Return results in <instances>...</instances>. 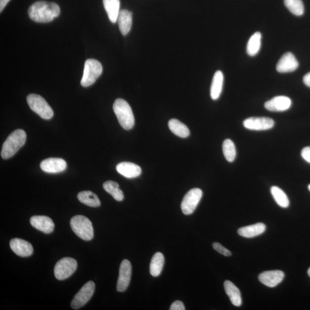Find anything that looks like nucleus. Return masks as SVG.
<instances>
[{
  "label": "nucleus",
  "instance_id": "1",
  "mask_svg": "<svg viewBox=\"0 0 310 310\" xmlns=\"http://www.w3.org/2000/svg\"><path fill=\"white\" fill-rule=\"evenodd\" d=\"M61 13L58 4L54 2L37 1L28 9L30 19L37 23H47L52 22Z\"/></svg>",
  "mask_w": 310,
  "mask_h": 310
},
{
  "label": "nucleus",
  "instance_id": "2",
  "mask_svg": "<svg viewBox=\"0 0 310 310\" xmlns=\"http://www.w3.org/2000/svg\"><path fill=\"white\" fill-rule=\"evenodd\" d=\"M27 135L23 129H17L10 135L3 143L1 152V156L3 159H8L14 156L25 144Z\"/></svg>",
  "mask_w": 310,
  "mask_h": 310
},
{
  "label": "nucleus",
  "instance_id": "3",
  "mask_svg": "<svg viewBox=\"0 0 310 310\" xmlns=\"http://www.w3.org/2000/svg\"><path fill=\"white\" fill-rule=\"evenodd\" d=\"M113 108L122 127L125 130L131 129L135 125V117L127 102L118 98L115 101Z\"/></svg>",
  "mask_w": 310,
  "mask_h": 310
},
{
  "label": "nucleus",
  "instance_id": "4",
  "mask_svg": "<svg viewBox=\"0 0 310 310\" xmlns=\"http://www.w3.org/2000/svg\"><path fill=\"white\" fill-rule=\"evenodd\" d=\"M70 226L75 234L83 240L89 241L93 238L92 223L85 216L78 215L73 217L70 221Z\"/></svg>",
  "mask_w": 310,
  "mask_h": 310
},
{
  "label": "nucleus",
  "instance_id": "5",
  "mask_svg": "<svg viewBox=\"0 0 310 310\" xmlns=\"http://www.w3.org/2000/svg\"><path fill=\"white\" fill-rule=\"evenodd\" d=\"M27 101L31 110L45 119H50L54 116V112L43 97L36 94H31Z\"/></svg>",
  "mask_w": 310,
  "mask_h": 310
},
{
  "label": "nucleus",
  "instance_id": "6",
  "mask_svg": "<svg viewBox=\"0 0 310 310\" xmlns=\"http://www.w3.org/2000/svg\"><path fill=\"white\" fill-rule=\"evenodd\" d=\"M103 66L96 59H89L84 63L83 75L80 81L81 85L89 87L93 84L103 73Z\"/></svg>",
  "mask_w": 310,
  "mask_h": 310
},
{
  "label": "nucleus",
  "instance_id": "7",
  "mask_svg": "<svg viewBox=\"0 0 310 310\" xmlns=\"http://www.w3.org/2000/svg\"><path fill=\"white\" fill-rule=\"evenodd\" d=\"M77 268V262L71 258H64L58 261L54 268L56 279L63 280L72 276Z\"/></svg>",
  "mask_w": 310,
  "mask_h": 310
},
{
  "label": "nucleus",
  "instance_id": "8",
  "mask_svg": "<svg viewBox=\"0 0 310 310\" xmlns=\"http://www.w3.org/2000/svg\"><path fill=\"white\" fill-rule=\"evenodd\" d=\"M203 193L201 190L194 188L187 193L181 203V210L183 214L190 215L195 211L201 199Z\"/></svg>",
  "mask_w": 310,
  "mask_h": 310
},
{
  "label": "nucleus",
  "instance_id": "9",
  "mask_svg": "<svg viewBox=\"0 0 310 310\" xmlns=\"http://www.w3.org/2000/svg\"><path fill=\"white\" fill-rule=\"evenodd\" d=\"M95 284L92 281H88L74 297L71 303L73 309L78 310L86 305L93 295Z\"/></svg>",
  "mask_w": 310,
  "mask_h": 310
},
{
  "label": "nucleus",
  "instance_id": "10",
  "mask_svg": "<svg viewBox=\"0 0 310 310\" xmlns=\"http://www.w3.org/2000/svg\"><path fill=\"white\" fill-rule=\"evenodd\" d=\"M243 125L246 129L262 131L272 129L274 125V121L269 117H249L245 119Z\"/></svg>",
  "mask_w": 310,
  "mask_h": 310
},
{
  "label": "nucleus",
  "instance_id": "11",
  "mask_svg": "<svg viewBox=\"0 0 310 310\" xmlns=\"http://www.w3.org/2000/svg\"><path fill=\"white\" fill-rule=\"evenodd\" d=\"M132 275V266L128 260H124L119 270V276L117 284V290L124 292L129 286Z\"/></svg>",
  "mask_w": 310,
  "mask_h": 310
},
{
  "label": "nucleus",
  "instance_id": "12",
  "mask_svg": "<svg viewBox=\"0 0 310 310\" xmlns=\"http://www.w3.org/2000/svg\"><path fill=\"white\" fill-rule=\"evenodd\" d=\"M299 63L291 52H286L281 56L276 65L277 71L287 73L295 71L298 68Z\"/></svg>",
  "mask_w": 310,
  "mask_h": 310
},
{
  "label": "nucleus",
  "instance_id": "13",
  "mask_svg": "<svg viewBox=\"0 0 310 310\" xmlns=\"http://www.w3.org/2000/svg\"><path fill=\"white\" fill-rule=\"evenodd\" d=\"M67 163L61 158L51 157L46 158L41 162L40 168L47 173H59L66 170Z\"/></svg>",
  "mask_w": 310,
  "mask_h": 310
},
{
  "label": "nucleus",
  "instance_id": "14",
  "mask_svg": "<svg viewBox=\"0 0 310 310\" xmlns=\"http://www.w3.org/2000/svg\"><path fill=\"white\" fill-rule=\"evenodd\" d=\"M284 278V272L279 270L265 271L259 276L260 282L269 287L277 286L283 281Z\"/></svg>",
  "mask_w": 310,
  "mask_h": 310
},
{
  "label": "nucleus",
  "instance_id": "15",
  "mask_svg": "<svg viewBox=\"0 0 310 310\" xmlns=\"http://www.w3.org/2000/svg\"><path fill=\"white\" fill-rule=\"evenodd\" d=\"M292 101L290 98L286 96H277L266 102L264 107L271 112H284L290 109Z\"/></svg>",
  "mask_w": 310,
  "mask_h": 310
},
{
  "label": "nucleus",
  "instance_id": "16",
  "mask_svg": "<svg viewBox=\"0 0 310 310\" xmlns=\"http://www.w3.org/2000/svg\"><path fill=\"white\" fill-rule=\"evenodd\" d=\"M10 247L13 252L20 257H28L33 254V246L27 241L20 238H13L10 241Z\"/></svg>",
  "mask_w": 310,
  "mask_h": 310
},
{
  "label": "nucleus",
  "instance_id": "17",
  "mask_svg": "<svg viewBox=\"0 0 310 310\" xmlns=\"http://www.w3.org/2000/svg\"><path fill=\"white\" fill-rule=\"evenodd\" d=\"M30 223L32 226L44 233H51L54 231V223L50 217L35 216L31 218Z\"/></svg>",
  "mask_w": 310,
  "mask_h": 310
},
{
  "label": "nucleus",
  "instance_id": "18",
  "mask_svg": "<svg viewBox=\"0 0 310 310\" xmlns=\"http://www.w3.org/2000/svg\"><path fill=\"white\" fill-rule=\"evenodd\" d=\"M119 174L127 178H135L142 174V168L138 165L130 162H122L116 166Z\"/></svg>",
  "mask_w": 310,
  "mask_h": 310
},
{
  "label": "nucleus",
  "instance_id": "19",
  "mask_svg": "<svg viewBox=\"0 0 310 310\" xmlns=\"http://www.w3.org/2000/svg\"><path fill=\"white\" fill-rule=\"evenodd\" d=\"M117 21L121 33L124 36L128 35L132 28V13L126 9L120 10Z\"/></svg>",
  "mask_w": 310,
  "mask_h": 310
},
{
  "label": "nucleus",
  "instance_id": "20",
  "mask_svg": "<svg viewBox=\"0 0 310 310\" xmlns=\"http://www.w3.org/2000/svg\"><path fill=\"white\" fill-rule=\"evenodd\" d=\"M266 230V225L258 223L239 228L238 233L245 238H253L264 233Z\"/></svg>",
  "mask_w": 310,
  "mask_h": 310
},
{
  "label": "nucleus",
  "instance_id": "21",
  "mask_svg": "<svg viewBox=\"0 0 310 310\" xmlns=\"http://www.w3.org/2000/svg\"><path fill=\"white\" fill-rule=\"evenodd\" d=\"M224 77L223 72L218 70L214 74L210 88V96L213 100L220 98L223 91Z\"/></svg>",
  "mask_w": 310,
  "mask_h": 310
},
{
  "label": "nucleus",
  "instance_id": "22",
  "mask_svg": "<svg viewBox=\"0 0 310 310\" xmlns=\"http://www.w3.org/2000/svg\"><path fill=\"white\" fill-rule=\"evenodd\" d=\"M224 288L232 304L237 307L240 306L242 305V298L239 289L230 280L225 281Z\"/></svg>",
  "mask_w": 310,
  "mask_h": 310
},
{
  "label": "nucleus",
  "instance_id": "23",
  "mask_svg": "<svg viewBox=\"0 0 310 310\" xmlns=\"http://www.w3.org/2000/svg\"><path fill=\"white\" fill-rule=\"evenodd\" d=\"M103 3L109 20L113 23L117 22L120 6L119 0H103Z\"/></svg>",
  "mask_w": 310,
  "mask_h": 310
},
{
  "label": "nucleus",
  "instance_id": "24",
  "mask_svg": "<svg viewBox=\"0 0 310 310\" xmlns=\"http://www.w3.org/2000/svg\"><path fill=\"white\" fill-rule=\"evenodd\" d=\"M168 127L171 131L182 138H186L190 135V130L186 125L177 119H171L168 122Z\"/></svg>",
  "mask_w": 310,
  "mask_h": 310
},
{
  "label": "nucleus",
  "instance_id": "25",
  "mask_svg": "<svg viewBox=\"0 0 310 310\" xmlns=\"http://www.w3.org/2000/svg\"><path fill=\"white\" fill-rule=\"evenodd\" d=\"M164 264V257L161 252H157L153 256L150 264V273L154 277L159 276Z\"/></svg>",
  "mask_w": 310,
  "mask_h": 310
},
{
  "label": "nucleus",
  "instance_id": "26",
  "mask_svg": "<svg viewBox=\"0 0 310 310\" xmlns=\"http://www.w3.org/2000/svg\"><path fill=\"white\" fill-rule=\"evenodd\" d=\"M77 197L81 203L87 206L97 207L101 205V202L98 196L90 191L80 192Z\"/></svg>",
  "mask_w": 310,
  "mask_h": 310
},
{
  "label": "nucleus",
  "instance_id": "27",
  "mask_svg": "<svg viewBox=\"0 0 310 310\" xmlns=\"http://www.w3.org/2000/svg\"><path fill=\"white\" fill-rule=\"evenodd\" d=\"M262 35L259 32L252 35L248 42L246 51L251 56H254L258 54L262 45Z\"/></svg>",
  "mask_w": 310,
  "mask_h": 310
},
{
  "label": "nucleus",
  "instance_id": "28",
  "mask_svg": "<svg viewBox=\"0 0 310 310\" xmlns=\"http://www.w3.org/2000/svg\"><path fill=\"white\" fill-rule=\"evenodd\" d=\"M103 188L106 192L110 194L117 201H122L124 199V194L119 188V185L117 182L109 181L105 182Z\"/></svg>",
  "mask_w": 310,
  "mask_h": 310
},
{
  "label": "nucleus",
  "instance_id": "29",
  "mask_svg": "<svg viewBox=\"0 0 310 310\" xmlns=\"http://www.w3.org/2000/svg\"><path fill=\"white\" fill-rule=\"evenodd\" d=\"M271 193L277 205L283 208H287L290 205V200L285 193L277 186L271 188Z\"/></svg>",
  "mask_w": 310,
  "mask_h": 310
},
{
  "label": "nucleus",
  "instance_id": "30",
  "mask_svg": "<svg viewBox=\"0 0 310 310\" xmlns=\"http://www.w3.org/2000/svg\"><path fill=\"white\" fill-rule=\"evenodd\" d=\"M284 4L287 8L295 16L304 15V5L302 0H284Z\"/></svg>",
  "mask_w": 310,
  "mask_h": 310
},
{
  "label": "nucleus",
  "instance_id": "31",
  "mask_svg": "<svg viewBox=\"0 0 310 310\" xmlns=\"http://www.w3.org/2000/svg\"><path fill=\"white\" fill-rule=\"evenodd\" d=\"M223 154L229 162L234 161L236 157V149L234 144L230 139H226L223 144Z\"/></svg>",
  "mask_w": 310,
  "mask_h": 310
},
{
  "label": "nucleus",
  "instance_id": "32",
  "mask_svg": "<svg viewBox=\"0 0 310 310\" xmlns=\"http://www.w3.org/2000/svg\"><path fill=\"white\" fill-rule=\"evenodd\" d=\"M213 247L216 251L225 256L228 257L232 255L231 252L229 251L226 248H225L224 246L220 244V243L214 242Z\"/></svg>",
  "mask_w": 310,
  "mask_h": 310
},
{
  "label": "nucleus",
  "instance_id": "33",
  "mask_svg": "<svg viewBox=\"0 0 310 310\" xmlns=\"http://www.w3.org/2000/svg\"><path fill=\"white\" fill-rule=\"evenodd\" d=\"M170 310H185V307L183 303L181 301H177L172 303L170 306Z\"/></svg>",
  "mask_w": 310,
  "mask_h": 310
},
{
  "label": "nucleus",
  "instance_id": "34",
  "mask_svg": "<svg viewBox=\"0 0 310 310\" xmlns=\"http://www.w3.org/2000/svg\"><path fill=\"white\" fill-rule=\"evenodd\" d=\"M301 155L305 161L310 163V147L304 148L302 151Z\"/></svg>",
  "mask_w": 310,
  "mask_h": 310
},
{
  "label": "nucleus",
  "instance_id": "35",
  "mask_svg": "<svg viewBox=\"0 0 310 310\" xmlns=\"http://www.w3.org/2000/svg\"><path fill=\"white\" fill-rule=\"evenodd\" d=\"M304 82L306 86L310 87V73L306 75L304 77Z\"/></svg>",
  "mask_w": 310,
  "mask_h": 310
},
{
  "label": "nucleus",
  "instance_id": "36",
  "mask_svg": "<svg viewBox=\"0 0 310 310\" xmlns=\"http://www.w3.org/2000/svg\"><path fill=\"white\" fill-rule=\"evenodd\" d=\"M9 1L10 0H0V12H2Z\"/></svg>",
  "mask_w": 310,
  "mask_h": 310
},
{
  "label": "nucleus",
  "instance_id": "37",
  "mask_svg": "<svg viewBox=\"0 0 310 310\" xmlns=\"http://www.w3.org/2000/svg\"><path fill=\"white\" fill-rule=\"evenodd\" d=\"M308 273L309 276L310 277V267L309 268V269L308 270Z\"/></svg>",
  "mask_w": 310,
  "mask_h": 310
},
{
  "label": "nucleus",
  "instance_id": "38",
  "mask_svg": "<svg viewBox=\"0 0 310 310\" xmlns=\"http://www.w3.org/2000/svg\"><path fill=\"white\" fill-rule=\"evenodd\" d=\"M308 188H309V190H310V184L309 185Z\"/></svg>",
  "mask_w": 310,
  "mask_h": 310
}]
</instances>
